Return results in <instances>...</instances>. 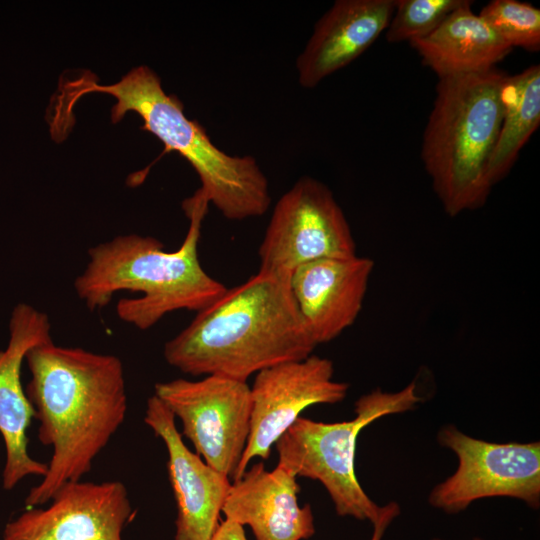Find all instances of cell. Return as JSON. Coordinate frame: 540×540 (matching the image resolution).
Returning a JSON list of instances; mask_svg holds the SVG:
<instances>
[{"mask_svg": "<svg viewBox=\"0 0 540 540\" xmlns=\"http://www.w3.org/2000/svg\"><path fill=\"white\" fill-rule=\"evenodd\" d=\"M25 360L31 372L25 391L39 421L38 438L52 447L46 474L25 498L30 508L90 472L125 420L127 394L117 356L60 346L51 338L31 348Z\"/></svg>", "mask_w": 540, "mask_h": 540, "instance_id": "cell-1", "label": "cell"}, {"mask_svg": "<svg viewBox=\"0 0 540 540\" xmlns=\"http://www.w3.org/2000/svg\"><path fill=\"white\" fill-rule=\"evenodd\" d=\"M313 340L290 288V276L258 271L226 289L164 345L166 362L192 376L240 381L313 354Z\"/></svg>", "mask_w": 540, "mask_h": 540, "instance_id": "cell-2", "label": "cell"}, {"mask_svg": "<svg viewBox=\"0 0 540 540\" xmlns=\"http://www.w3.org/2000/svg\"><path fill=\"white\" fill-rule=\"evenodd\" d=\"M209 201L198 189L182 203L190 224L180 247L165 251L152 236L122 235L88 250L89 261L74 281L78 297L91 310L102 309L119 291L141 293L122 298V321L146 330L177 310L196 313L220 298L227 287L203 269L198 245Z\"/></svg>", "mask_w": 540, "mask_h": 540, "instance_id": "cell-3", "label": "cell"}, {"mask_svg": "<svg viewBox=\"0 0 540 540\" xmlns=\"http://www.w3.org/2000/svg\"><path fill=\"white\" fill-rule=\"evenodd\" d=\"M85 76L88 80L82 75L66 84L70 89L59 97L57 107L64 116L69 118L77 99L86 93L110 94L117 100L111 109L112 123L128 111L137 113L143 120L141 129L164 144L163 153L176 151L190 163L201 181L199 189L225 218L240 221L267 212L269 182L256 159L229 155L215 146L200 123L186 117L182 102L166 94L151 68L135 67L111 85L97 84L90 73Z\"/></svg>", "mask_w": 540, "mask_h": 540, "instance_id": "cell-4", "label": "cell"}, {"mask_svg": "<svg viewBox=\"0 0 540 540\" xmlns=\"http://www.w3.org/2000/svg\"><path fill=\"white\" fill-rule=\"evenodd\" d=\"M506 76L493 68L439 78L421 158L449 216L480 208L490 194L486 167L501 127Z\"/></svg>", "mask_w": 540, "mask_h": 540, "instance_id": "cell-5", "label": "cell"}, {"mask_svg": "<svg viewBox=\"0 0 540 540\" xmlns=\"http://www.w3.org/2000/svg\"><path fill=\"white\" fill-rule=\"evenodd\" d=\"M420 401L412 382L397 392L375 389L362 395L355 402V417L348 421L325 423L299 417L275 443L277 466L296 477L319 481L339 516L373 524L382 506L369 498L356 477L358 436L375 420L411 410Z\"/></svg>", "mask_w": 540, "mask_h": 540, "instance_id": "cell-6", "label": "cell"}, {"mask_svg": "<svg viewBox=\"0 0 540 540\" xmlns=\"http://www.w3.org/2000/svg\"><path fill=\"white\" fill-rule=\"evenodd\" d=\"M438 441L458 458L455 472L436 485L429 503L455 514L473 502L509 497L531 508L540 505V443H492L464 434L453 425L443 427Z\"/></svg>", "mask_w": 540, "mask_h": 540, "instance_id": "cell-7", "label": "cell"}, {"mask_svg": "<svg viewBox=\"0 0 540 540\" xmlns=\"http://www.w3.org/2000/svg\"><path fill=\"white\" fill-rule=\"evenodd\" d=\"M356 255L351 228L331 190L303 176L274 206L258 250L259 270L290 276L314 260Z\"/></svg>", "mask_w": 540, "mask_h": 540, "instance_id": "cell-8", "label": "cell"}, {"mask_svg": "<svg viewBox=\"0 0 540 540\" xmlns=\"http://www.w3.org/2000/svg\"><path fill=\"white\" fill-rule=\"evenodd\" d=\"M154 395L181 421L196 453L233 481L250 432L247 382L219 375L178 378L156 383Z\"/></svg>", "mask_w": 540, "mask_h": 540, "instance_id": "cell-9", "label": "cell"}, {"mask_svg": "<svg viewBox=\"0 0 540 540\" xmlns=\"http://www.w3.org/2000/svg\"><path fill=\"white\" fill-rule=\"evenodd\" d=\"M333 375L332 361L314 354L256 373L250 387V432L233 481L241 478L252 459L269 458L272 446L303 410L345 399L349 385L335 381Z\"/></svg>", "mask_w": 540, "mask_h": 540, "instance_id": "cell-10", "label": "cell"}, {"mask_svg": "<svg viewBox=\"0 0 540 540\" xmlns=\"http://www.w3.org/2000/svg\"><path fill=\"white\" fill-rule=\"evenodd\" d=\"M49 502L8 522L3 540H122L132 513L127 489L116 480L66 482Z\"/></svg>", "mask_w": 540, "mask_h": 540, "instance_id": "cell-11", "label": "cell"}, {"mask_svg": "<svg viewBox=\"0 0 540 540\" xmlns=\"http://www.w3.org/2000/svg\"><path fill=\"white\" fill-rule=\"evenodd\" d=\"M144 422L167 449L168 475L177 505L175 540H210L219 526L230 478L185 445L174 415L155 395L147 400Z\"/></svg>", "mask_w": 540, "mask_h": 540, "instance_id": "cell-12", "label": "cell"}, {"mask_svg": "<svg viewBox=\"0 0 540 540\" xmlns=\"http://www.w3.org/2000/svg\"><path fill=\"white\" fill-rule=\"evenodd\" d=\"M48 316L33 306L20 303L12 311L9 341L0 350V434L6 459L2 472V486L13 489L22 479L36 475L43 477L47 463L33 459L28 453L27 430L34 417V409L21 382V366L27 352L51 339Z\"/></svg>", "mask_w": 540, "mask_h": 540, "instance_id": "cell-13", "label": "cell"}, {"mask_svg": "<svg viewBox=\"0 0 540 540\" xmlns=\"http://www.w3.org/2000/svg\"><path fill=\"white\" fill-rule=\"evenodd\" d=\"M374 261L358 255L298 266L290 288L313 340L328 343L352 326L364 302Z\"/></svg>", "mask_w": 540, "mask_h": 540, "instance_id": "cell-14", "label": "cell"}, {"mask_svg": "<svg viewBox=\"0 0 540 540\" xmlns=\"http://www.w3.org/2000/svg\"><path fill=\"white\" fill-rule=\"evenodd\" d=\"M297 477L276 466L254 464L233 481L221 512L225 519L248 525L256 540H304L315 533L311 506L298 504Z\"/></svg>", "mask_w": 540, "mask_h": 540, "instance_id": "cell-15", "label": "cell"}, {"mask_svg": "<svg viewBox=\"0 0 540 540\" xmlns=\"http://www.w3.org/2000/svg\"><path fill=\"white\" fill-rule=\"evenodd\" d=\"M395 0H337L297 57L298 82L314 88L364 53L386 30Z\"/></svg>", "mask_w": 540, "mask_h": 540, "instance_id": "cell-16", "label": "cell"}, {"mask_svg": "<svg viewBox=\"0 0 540 540\" xmlns=\"http://www.w3.org/2000/svg\"><path fill=\"white\" fill-rule=\"evenodd\" d=\"M465 2L430 34L409 44L438 78L488 71L512 48Z\"/></svg>", "mask_w": 540, "mask_h": 540, "instance_id": "cell-17", "label": "cell"}, {"mask_svg": "<svg viewBox=\"0 0 540 540\" xmlns=\"http://www.w3.org/2000/svg\"><path fill=\"white\" fill-rule=\"evenodd\" d=\"M502 99L501 127L486 167L491 187L509 173L540 125V66L532 65L516 75H507Z\"/></svg>", "mask_w": 540, "mask_h": 540, "instance_id": "cell-18", "label": "cell"}, {"mask_svg": "<svg viewBox=\"0 0 540 540\" xmlns=\"http://www.w3.org/2000/svg\"><path fill=\"white\" fill-rule=\"evenodd\" d=\"M479 16L512 49L540 50V10L530 3L493 0L482 8Z\"/></svg>", "mask_w": 540, "mask_h": 540, "instance_id": "cell-19", "label": "cell"}, {"mask_svg": "<svg viewBox=\"0 0 540 540\" xmlns=\"http://www.w3.org/2000/svg\"><path fill=\"white\" fill-rule=\"evenodd\" d=\"M465 0H395L386 28L388 42L412 41L435 30Z\"/></svg>", "mask_w": 540, "mask_h": 540, "instance_id": "cell-20", "label": "cell"}, {"mask_svg": "<svg viewBox=\"0 0 540 540\" xmlns=\"http://www.w3.org/2000/svg\"><path fill=\"white\" fill-rule=\"evenodd\" d=\"M399 514L400 507L396 502H389L382 506L380 516L372 524L373 532L370 540H382L387 528Z\"/></svg>", "mask_w": 540, "mask_h": 540, "instance_id": "cell-21", "label": "cell"}, {"mask_svg": "<svg viewBox=\"0 0 540 540\" xmlns=\"http://www.w3.org/2000/svg\"><path fill=\"white\" fill-rule=\"evenodd\" d=\"M243 527L232 520L225 519L219 523L210 540H247Z\"/></svg>", "mask_w": 540, "mask_h": 540, "instance_id": "cell-22", "label": "cell"}, {"mask_svg": "<svg viewBox=\"0 0 540 540\" xmlns=\"http://www.w3.org/2000/svg\"><path fill=\"white\" fill-rule=\"evenodd\" d=\"M432 540H445V539L437 538V537H436V538H433ZM470 540H484V539L479 538V537H474V538H472V539H470Z\"/></svg>", "mask_w": 540, "mask_h": 540, "instance_id": "cell-23", "label": "cell"}]
</instances>
